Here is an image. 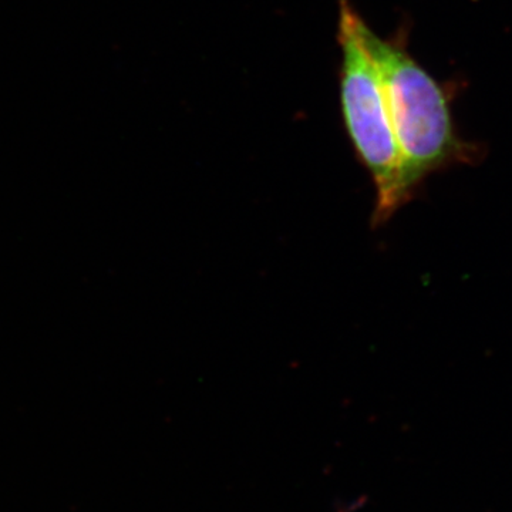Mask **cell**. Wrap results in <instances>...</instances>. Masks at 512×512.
Wrapping results in <instances>:
<instances>
[{
  "label": "cell",
  "instance_id": "6da1fadb",
  "mask_svg": "<svg viewBox=\"0 0 512 512\" xmlns=\"http://www.w3.org/2000/svg\"><path fill=\"white\" fill-rule=\"evenodd\" d=\"M360 36L382 79L400 154V190L412 200L429 175L477 160L478 148L458 136L443 84L407 52L402 37L383 39L360 20Z\"/></svg>",
  "mask_w": 512,
  "mask_h": 512
},
{
  "label": "cell",
  "instance_id": "7a4b0ae2",
  "mask_svg": "<svg viewBox=\"0 0 512 512\" xmlns=\"http://www.w3.org/2000/svg\"><path fill=\"white\" fill-rule=\"evenodd\" d=\"M362 16L348 0L339 2L340 107L356 157L376 188L372 225L379 228L403 207L400 154L382 79L360 36Z\"/></svg>",
  "mask_w": 512,
  "mask_h": 512
}]
</instances>
